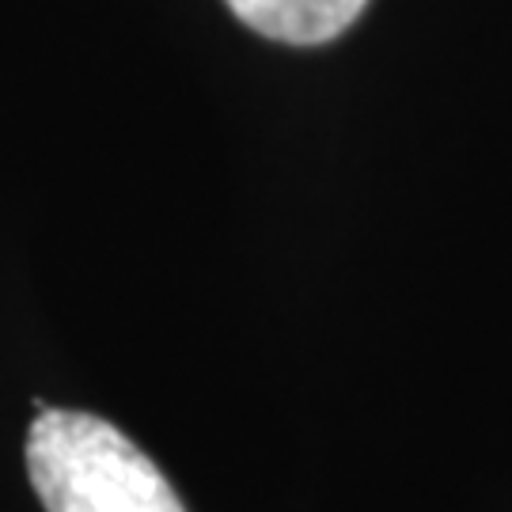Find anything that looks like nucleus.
<instances>
[{"label": "nucleus", "instance_id": "nucleus-1", "mask_svg": "<svg viewBox=\"0 0 512 512\" xmlns=\"http://www.w3.org/2000/svg\"><path fill=\"white\" fill-rule=\"evenodd\" d=\"M27 475L46 512H186L164 471L80 410H42L27 433Z\"/></svg>", "mask_w": 512, "mask_h": 512}, {"label": "nucleus", "instance_id": "nucleus-2", "mask_svg": "<svg viewBox=\"0 0 512 512\" xmlns=\"http://www.w3.org/2000/svg\"><path fill=\"white\" fill-rule=\"evenodd\" d=\"M239 23L285 46H323L349 31L368 0H224Z\"/></svg>", "mask_w": 512, "mask_h": 512}]
</instances>
